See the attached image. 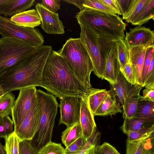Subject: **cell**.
Here are the masks:
<instances>
[{
    "label": "cell",
    "instance_id": "obj_1",
    "mask_svg": "<svg viewBox=\"0 0 154 154\" xmlns=\"http://www.w3.org/2000/svg\"><path fill=\"white\" fill-rule=\"evenodd\" d=\"M41 87L60 100L69 96L86 99L89 91L70 69L63 57L54 50L44 67Z\"/></svg>",
    "mask_w": 154,
    "mask_h": 154
},
{
    "label": "cell",
    "instance_id": "obj_2",
    "mask_svg": "<svg viewBox=\"0 0 154 154\" xmlns=\"http://www.w3.org/2000/svg\"><path fill=\"white\" fill-rule=\"evenodd\" d=\"M53 49L49 45L38 47L26 60L0 77L5 93L33 86L41 87L43 69Z\"/></svg>",
    "mask_w": 154,
    "mask_h": 154
},
{
    "label": "cell",
    "instance_id": "obj_3",
    "mask_svg": "<svg viewBox=\"0 0 154 154\" xmlns=\"http://www.w3.org/2000/svg\"><path fill=\"white\" fill-rule=\"evenodd\" d=\"M75 18L81 25L97 35L118 41L124 39L126 24L119 16L94 9L84 8Z\"/></svg>",
    "mask_w": 154,
    "mask_h": 154
},
{
    "label": "cell",
    "instance_id": "obj_4",
    "mask_svg": "<svg viewBox=\"0 0 154 154\" xmlns=\"http://www.w3.org/2000/svg\"><path fill=\"white\" fill-rule=\"evenodd\" d=\"M58 52L76 77L89 91L92 88L90 76L94 71V67L90 55L81 39L69 38Z\"/></svg>",
    "mask_w": 154,
    "mask_h": 154
},
{
    "label": "cell",
    "instance_id": "obj_5",
    "mask_svg": "<svg viewBox=\"0 0 154 154\" xmlns=\"http://www.w3.org/2000/svg\"><path fill=\"white\" fill-rule=\"evenodd\" d=\"M41 104L39 120L36 131L29 141L37 152L51 142L55 118L59 106L56 98L52 94L40 89L36 91Z\"/></svg>",
    "mask_w": 154,
    "mask_h": 154
},
{
    "label": "cell",
    "instance_id": "obj_6",
    "mask_svg": "<svg viewBox=\"0 0 154 154\" xmlns=\"http://www.w3.org/2000/svg\"><path fill=\"white\" fill-rule=\"evenodd\" d=\"M38 48L20 39H0V77L26 60Z\"/></svg>",
    "mask_w": 154,
    "mask_h": 154
},
{
    "label": "cell",
    "instance_id": "obj_7",
    "mask_svg": "<svg viewBox=\"0 0 154 154\" xmlns=\"http://www.w3.org/2000/svg\"><path fill=\"white\" fill-rule=\"evenodd\" d=\"M80 37L91 59L94 67L93 72L103 79L105 65V57L108 48L113 39L97 35L80 25Z\"/></svg>",
    "mask_w": 154,
    "mask_h": 154
},
{
    "label": "cell",
    "instance_id": "obj_8",
    "mask_svg": "<svg viewBox=\"0 0 154 154\" xmlns=\"http://www.w3.org/2000/svg\"><path fill=\"white\" fill-rule=\"evenodd\" d=\"M0 34L2 38L20 39L34 46L43 45L44 38L41 32L34 28L18 26L9 18L0 15Z\"/></svg>",
    "mask_w": 154,
    "mask_h": 154
},
{
    "label": "cell",
    "instance_id": "obj_9",
    "mask_svg": "<svg viewBox=\"0 0 154 154\" xmlns=\"http://www.w3.org/2000/svg\"><path fill=\"white\" fill-rule=\"evenodd\" d=\"M36 87H30L20 90L18 97L13 105L11 112L14 130L21 124L36 96Z\"/></svg>",
    "mask_w": 154,
    "mask_h": 154
},
{
    "label": "cell",
    "instance_id": "obj_10",
    "mask_svg": "<svg viewBox=\"0 0 154 154\" xmlns=\"http://www.w3.org/2000/svg\"><path fill=\"white\" fill-rule=\"evenodd\" d=\"M41 104L36 94L32 105L20 125L14 130L20 140H31L34 136L38 125Z\"/></svg>",
    "mask_w": 154,
    "mask_h": 154
},
{
    "label": "cell",
    "instance_id": "obj_11",
    "mask_svg": "<svg viewBox=\"0 0 154 154\" xmlns=\"http://www.w3.org/2000/svg\"><path fill=\"white\" fill-rule=\"evenodd\" d=\"M60 118L59 125H65L67 128L80 122L81 100L72 96L66 97L60 100Z\"/></svg>",
    "mask_w": 154,
    "mask_h": 154
},
{
    "label": "cell",
    "instance_id": "obj_12",
    "mask_svg": "<svg viewBox=\"0 0 154 154\" xmlns=\"http://www.w3.org/2000/svg\"><path fill=\"white\" fill-rule=\"evenodd\" d=\"M35 7L41 19V27L44 31L49 34L64 33L65 27L59 19L58 13L49 11L40 3H36Z\"/></svg>",
    "mask_w": 154,
    "mask_h": 154
},
{
    "label": "cell",
    "instance_id": "obj_13",
    "mask_svg": "<svg viewBox=\"0 0 154 154\" xmlns=\"http://www.w3.org/2000/svg\"><path fill=\"white\" fill-rule=\"evenodd\" d=\"M124 42L128 48L130 47L142 46L145 48L153 44L154 32L150 28L138 26L130 28L126 32Z\"/></svg>",
    "mask_w": 154,
    "mask_h": 154
},
{
    "label": "cell",
    "instance_id": "obj_14",
    "mask_svg": "<svg viewBox=\"0 0 154 154\" xmlns=\"http://www.w3.org/2000/svg\"><path fill=\"white\" fill-rule=\"evenodd\" d=\"M113 40L109 46L105 57V65L103 79L108 81L111 85L116 84L120 72L116 42Z\"/></svg>",
    "mask_w": 154,
    "mask_h": 154
},
{
    "label": "cell",
    "instance_id": "obj_15",
    "mask_svg": "<svg viewBox=\"0 0 154 154\" xmlns=\"http://www.w3.org/2000/svg\"><path fill=\"white\" fill-rule=\"evenodd\" d=\"M126 154H154V130L137 140H126Z\"/></svg>",
    "mask_w": 154,
    "mask_h": 154
},
{
    "label": "cell",
    "instance_id": "obj_16",
    "mask_svg": "<svg viewBox=\"0 0 154 154\" xmlns=\"http://www.w3.org/2000/svg\"><path fill=\"white\" fill-rule=\"evenodd\" d=\"M143 87L137 84L132 85L128 82L120 72L116 84L111 85L110 90L122 106L125 99L134 93L141 90Z\"/></svg>",
    "mask_w": 154,
    "mask_h": 154
},
{
    "label": "cell",
    "instance_id": "obj_17",
    "mask_svg": "<svg viewBox=\"0 0 154 154\" xmlns=\"http://www.w3.org/2000/svg\"><path fill=\"white\" fill-rule=\"evenodd\" d=\"M86 99H81V108L80 122L82 130V136L86 142L91 138L97 127L94 116Z\"/></svg>",
    "mask_w": 154,
    "mask_h": 154
},
{
    "label": "cell",
    "instance_id": "obj_18",
    "mask_svg": "<svg viewBox=\"0 0 154 154\" xmlns=\"http://www.w3.org/2000/svg\"><path fill=\"white\" fill-rule=\"evenodd\" d=\"M35 0H0V15L11 17L32 6Z\"/></svg>",
    "mask_w": 154,
    "mask_h": 154
},
{
    "label": "cell",
    "instance_id": "obj_19",
    "mask_svg": "<svg viewBox=\"0 0 154 154\" xmlns=\"http://www.w3.org/2000/svg\"><path fill=\"white\" fill-rule=\"evenodd\" d=\"M10 19L16 25L24 27L34 28L41 24L38 14L34 9L26 10L18 13Z\"/></svg>",
    "mask_w": 154,
    "mask_h": 154
},
{
    "label": "cell",
    "instance_id": "obj_20",
    "mask_svg": "<svg viewBox=\"0 0 154 154\" xmlns=\"http://www.w3.org/2000/svg\"><path fill=\"white\" fill-rule=\"evenodd\" d=\"M146 48L142 46L128 48L129 61L135 69L137 84L142 85V73Z\"/></svg>",
    "mask_w": 154,
    "mask_h": 154
},
{
    "label": "cell",
    "instance_id": "obj_21",
    "mask_svg": "<svg viewBox=\"0 0 154 154\" xmlns=\"http://www.w3.org/2000/svg\"><path fill=\"white\" fill-rule=\"evenodd\" d=\"M108 95L101 104L95 113L96 116H106L115 115L118 113H122L121 106L117 101L116 97L110 90Z\"/></svg>",
    "mask_w": 154,
    "mask_h": 154
},
{
    "label": "cell",
    "instance_id": "obj_22",
    "mask_svg": "<svg viewBox=\"0 0 154 154\" xmlns=\"http://www.w3.org/2000/svg\"><path fill=\"white\" fill-rule=\"evenodd\" d=\"M109 91L105 89L92 88L89 91L87 103L93 114L95 113L101 104L107 97Z\"/></svg>",
    "mask_w": 154,
    "mask_h": 154
},
{
    "label": "cell",
    "instance_id": "obj_23",
    "mask_svg": "<svg viewBox=\"0 0 154 154\" xmlns=\"http://www.w3.org/2000/svg\"><path fill=\"white\" fill-rule=\"evenodd\" d=\"M154 122L143 119L137 117L125 118L122 125L120 128L123 133L126 134L130 131H135L141 128L152 126Z\"/></svg>",
    "mask_w": 154,
    "mask_h": 154
},
{
    "label": "cell",
    "instance_id": "obj_24",
    "mask_svg": "<svg viewBox=\"0 0 154 154\" xmlns=\"http://www.w3.org/2000/svg\"><path fill=\"white\" fill-rule=\"evenodd\" d=\"M140 91L134 93L125 100L122 106L124 119L135 117L138 104L141 96L140 94Z\"/></svg>",
    "mask_w": 154,
    "mask_h": 154
},
{
    "label": "cell",
    "instance_id": "obj_25",
    "mask_svg": "<svg viewBox=\"0 0 154 154\" xmlns=\"http://www.w3.org/2000/svg\"><path fill=\"white\" fill-rule=\"evenodd\" d=\"M82 136V130L80 122L67 128L62 133V142L66 148Z\"/></svg>",
    "mask_w": 154,
    "mask_h": 154
},
{
    "label": "cell",
    "instance_id": "obj_26",
    "mask_svg": "<svg viewBox=\"0 0 154 154\" xmlns=\"http://www.w3.org/2000/svg\"><path fill=\"white\" fill-rule=\"evenodd\" d=\"M135 117L154 122V102L139 100Z\"/></svg>",
    "mask_w": 154,
    "mask_h": 154
},
{
    "label": "cell",
    "instance_id": "obj_27",
    "mask_svg": "<svg viewBox=\"0 0 154 154\" xmlns=\"http://www.w3.org/2000/svg\"><path fill=\"white\" fill-rule=\"evenodd\" d=\"M151 19H154V0H149L131 24L133 25L141 26Z\"/></svg>",
    "mask_w": 154,
    "mask_h": 154
},
{
    "label": "cell",
    "instance_id": "obj_28",
    "mask_svg": "<svg viewBox=\"0 0 154 154\" xmlns=\"http://www.w3.org/2000/svg\"><path fill=\"white\" fill-rule=\"evenodd\" d=\"M15 96L11 92L5 93L0 97V117L11 114Z\"/></svg>",
    "mask_w": 154,
    "mask_h": 154
},
{
    "label": "cell",
    "instance_id": "obj_29",
    "mask_svg": "<svg viewBox=\"0 0 154 154\" xmlns=\"http://www.w3.org/2000/svg\"><path fill=\"white\" fill-rule=\"evenodd\" d=\"M118 58L121 71L125 68L129 61L128 48L124 39H119L116 42Z\"/></svg>",
    "mask_w": 154,
    "mask_h": 154
},
{
    "label": "cell",
    "instance_id": "obj_30",
    "mask_svg": "<svg viewBox=\"0 0 154 154\" xmlns=\"http://www.w3.org/2000/svg\"><path fill=\"white\" fill-rule=\"evenodd\" d=\"M5 143L4 146L6 154H18L20 140L15 132L4 138Z\"/></svg>",
    "mask_w": 154,
    "mask_h": 154
},
{
    "label": "cell",
    "instance_id": "obj_31",
    "mask_svg": "<svg viewBox=\"0 0 154 154\" xmlns=\"http://www.w3.org/2000/svg\"><path fill=\"white\" fill-rule=\"evenodd\" d=\"M87 154H120L116 148L109 143L104 142L101 145H97L88 149Z\"/></svg>",
    "mask_w": 154,
    "mask_h": 154
},
{
    "label": "cell",
    "instance_id": "obj_32",
    "mask_svg": "<svg viewBox=\"0 0 154 154\" xmlns=\"http://www.w3.org/2000/svg\"><path fill=\"white\" fill-rule=\"evenodd\" d=\"M83 5L84 8L94 9L116 15L115 12L102 0H85Z\"/></svg>",
    "mask_w": 154,
    "mask_h": 154
},
{
    "label": "cell",
    "instance_id": "obj_33",
    "mask_svg": "<svg viewBox=\"0 0 154 154\" xmlns=\"http://www.w3.org/2000/svg\"><path fill=\"white\" fill-rule=\"evenodd\" d=\"M37 154H64V149L61 143L51 141L40 149Z\"/></svg>",
    "mask_w": 154,
    "mask_h": 154
},
{
    "label": "cell",
    "instance_id": "obj_34",
    "mask_svg": "<svg viewBox=\"0 0 154 154\" xmlns=\"http://www.w3.org/2000/svg\"><path fill=\"white\" fill-rule=\"evenodd\" d=\"M124 20H126L137 3L138 0H116Z\"/></svg>",
    "mask_w": 154,
    "mask_h": 154
},
{
    "label": "cell",
    "instance_id": "obj_35",
    "mask_svg": "<svg viewBox=\"0 0 154 154\" xmlns=\"http://www.w3.org/2000/svg\"><path fill=\"white\" fill-rule=\"evenodd\" d=\"M154 55V44L146 48L142 73V86L145 82L147 73Z\"/></svg>",
    "mask_w": 154,
    "mask_h": 154
},
{
    "label": "cell",
    "instance_id": "obj_36",
    "mask_svg": "<svg viewBox=\"0 0 154 154\" xmlns=\"http://www.w3.org/2000/svg\"><path fill=\"white\" fill-rule=\"evenodd\" d=\"M86 143L84 138L81 137L64 149V154H79Z\"/></svg>",
    "mask_w": 154,
    "mask_h": 154
},
{
    "label": "cell",
    "instance_id": "obj_37",
    "mask_svg": "<svg viewBox=\"0 0 154 154\" xmlns=\"http://www.w3.org/2000/svg\"><path fill=\"white\" fill-rule=\"evenodd\" d=\"M126 80L132 85L137 84L136 72L134 66L129 61L123 70L120 71Z\"/></svg>",
    "mask_w": 154,
    "mask_h": 154
},
{
    "label": "cell",
    "instance_id": "obj_38",
    "mask_svg": "<svg viewBox=\"0 0 154 154\" xmlns=\"http://www.w3.org/2000/svg\"><path fill=\"white\" fill-rule=\"evenodd\" d=\"M154 130V125L152 126L143 127L138 131H130L125 134L127 136V139L133 140L142 137L146 133Z\"/></svg>",
    "mask_w": 154,
    "mask_h": 154
},
{
    "label": "cell",
    "instance_id": "obj_39",
    "mask_svg": "<svg viewBox=\"0 0 154 154\" xmlns=\"http://www.w3.org/2000/svg\"><path fill=\"white\" fill-rule=\"evenodd\" d=\"M149 0H138L137 2L130 14L126 22L132 23L139 14L142 10Z\"/></svg>",
    "mask_w": 154,
    "mask_h": 154
},
{
    "label": "cell",
    "instance_id": "obj_40",
    "mask_svg": "<svg viewBox=\"0 0 154 154\" xmlns=\"http://www.w3.org/2000/svg\"><path fill=\"white\" fill-rule=\"evenodd\" d=\"M37 152L29 141L24 140L20 142L18 154H37Z\"/></svg>",
    "mask_w": 154,
    "mask_h": 154
},
{
    "label": "cell",
    "instance_id": "obj_41",
    "mask_svg": "<svg viewBox=\"0 0 154 154\" xmlns=\"http://www.w3.org/2000/svg\"><path fill=\"white\" fill-rule=\"evenodd\" d=\"M143 92V96H141L140 101H148L154 102V82L145 86Z\"/></svg>",
    "mask_w": 154,
    "mask_h": 154
},
{
    "label": "cell",
    "instance_id": "obj_42",
    "mask_svg": "<svg viewBox=\"0 0 154 154\" xmlns=\"http://www.w3.org/2000/svg\"><path fill=\"white\" fill-rule=\"evenodd\" d=\"M60 0H42V5L49 11L54 13L60 9Z\"/></svg>",
    "mask_w": 154,
    "mask_h": 154
},
{
    "label": "cell",
    "instance_id": "obj_43",
    "mask_svg": "<svg viewBox=\"0 0 154 154\" xmlns=\"http://www.w3.org/2000/svg\"><path fill=\"white\" fill-rule=\"evenodd\" d=\"M154 57L151 60L150 64L149 67L145 82L142 87L154 82Z\"/></svg>",
    "mask_w": 154,
    "mask_h": 154
},
{
    "label": "cell",
    "instance_id": "obj_44",
    "mask_svg": "<svg viewBox=\"0 0 154 154\" xmlns=\"http://www.w3.org/2000/svg\"><path fill=\"white\" fill-rule=\"evenodd\" d=\"M3 117V120L6 133L7 136L11 134L14 131V124L9 116Z\"/></svg>",
    "mask_w": 154,
    "mask_h": 154
},
{
    "label": "cell",
    "instance_id": "obj_45",
    "mask_svg": "<svg viewBox=\"0 0 154 154\" xmlns=\"http://www.w3.org/2000/svg\"><path fill=\"white\" fill-rule=\"evenodd\" d=\"M116 12V14L122 15L118 4L116 0H102Z\"/></svg>",
    "mask_w": 154,
    "mask_h": 154
},
{
    "label": "cell",
    "instance_id": "obj_46",
    "mask_svg": "<svg viewBox=\"0 0 154 154\" xmlns=\"http://www.w3.org/2000/svg\"><path fill=\"white\" fill-rule=\"evenodd\" d=\"M85 0H63V1L67 3L73 4L79 8L80 11L83 10L84 8L83 4Z\"/></svg>",
    "mask_w": 154,
    "mask_h": 154
},
{
    "label": "cell",
    "instance_id": "obj_47",
    "mask_svg": "<svg viewBox=\"0 0 154 154\" xmlns=\"http://www.w3.org/2000/svg\"><path fill=\"white\" fill-rule=\"evenodd\" d=\"M7 136L3 122V117H0V137L4 138Z\"/></svg>",
    "mask_w": 154,
    "mask_h": 154
},
{
    "label": "cell",
    "instance_id": "obj_48",
    "mask_svg": "<svg viewBox=\"0 0 154 154\" xmlns=\"http://www.w3.org/2000/svg\"><path fill=\"white\" fill-rule=\"evenodd\" d=\"M1 138L0 137V139ZM0 154H6L4 146L1 144L0 140Z\"/></svg>",
    "mask_w": 154,
    "mask_h": 154
},
{
    "label": "cell",
    "instance_id": "obj_49",
    "mask_svg": "<svg viewBox=\"0 0 154 154\" xmlns=\"http://www.w3.org/2000/svg\"><path fill=\"white\" fill-rule=\"evenodd\" d=\"M5 94L2 87L0 86V97H1Z\"/></svg>",
    "mask_w": 154,
    "mask_h": 154
},
{
    "label": "cell",
    "instance_id": "obj_50",
    "mask_svg": "<svg viewBox=\"0 0 154 154\" xmlns=\"http://www.w3.org/2000/svg\"><path fill=\"white\" fill-rule=\"evenodd\" d=\"M86 150H82L81 152L79 154H87L86 153Z\"/></svg>",
    "mask_w": 154,
    "mask_h": 154
}]
</instances>
